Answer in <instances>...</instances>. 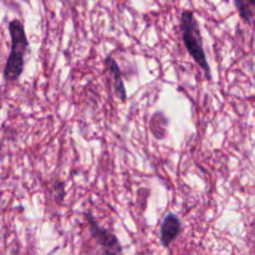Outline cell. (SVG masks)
<instances>
[{
	"label": "cell",
	"mask_w": 255,
	"mask_h": 255,
	"mask_svg": "<svg viewBox=\"0 0 255 255\" xmlns=\"http://www.w3.org/2000/svg\"><path fill=\"white\" fill-rule=\"evenodd\" d=\"M9 32L11 37V50L7 56L4 69V79L6 81H16L24 70V56L29 49L25 29L19 20L9 22Z\"/></svg>",
	"instance_id": "2"
},
{
	"label": "cell",
	"mask_w": 255,
	"mask_h": 255,
	"mask_svg": "<svg viewBox=\"0 0 255 255\" xmlns=\"http://www.w3.org/2000/svg\"><path fill=\"white\" fill-rule=\"evenodd\" d=\"M86 219L89 222L90 232H91L92 237L97 242V244L101 247L104 255H122L121 244H120L116 236L110 233L106 229L101 228L91 214H86Z\"/></svg>",
	"instance_id": "3"
},
{
	"label": "cell",
	"mask_w": 255,
	"mask_h": 255,
	"mask_svg": "<svg viewBox=\"0 0 255 255\" xmlns=\"http://www.w3.org/2000/svg\"><path fill=\"white\" fill-rule=\"evenodd\" d=\"M181 231L182 224L178 217L173 213L167 214L161 226V243L164 247H169L178 238Z\"/></svg>",
	"instance_id": "4"
},
{
	"label": "cell",
	"mask_w": 255,
	"mask_h": 255,
	"mask_svg": "<svg viewBox=\"0 0 255 255\" xmlns=\"http://www.w3.org/2000/svg\"><path fill=\"white\" fill-rule=\"evenodd\" d=\"M181 31L182 39H183L187 51L193 57L194 61L199 65V67L203 69L207 80L211 81V67H209L206 51L203 49V40H202L201 30H199L198 21L194 17L193 11H191V10H184L182 12Z\"/></svg>",
	"instance_id": "1"
},
{
	"label": "cell",
	"mask_w": 255,
	"mask_h": 255,
	"mask_svg": "<svg viewBox=\"0 0 255 255\" xmlns=\"http://www.w3.org/2000/svg\"><path fill=\"white\" fill-rule=\"evenodd\" d=\"M106 67L110 71V74L112 75V77H114L115 89H116V92L117 95H119L120 100H121L122 102H126L127 92H126V89H125V84H124V80H122V74H121V70H120L119 64H117L116 60H115L112 56H107Z\"/></svg>",
	"instance_id": "5"
},
{
	"label": "cell",
	"mask_w": 255,
	"mask_h": 255,
	"mask_svg": "<svg viewBox=\"0 0 255 255\" xmlns=\"http://www.w3.org/2000/svg\"><path fill=\"white\" fill-rule=\"evenodd\" d=\"M234 1H236V6L238 9L239 15L247 22H251L255 9V0H234Z\"/></svg>",
	"instance_id": "6"
}]
</instances>
